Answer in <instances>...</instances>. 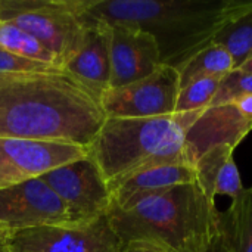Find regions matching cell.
Segmentation results:
<instances>
[{
	"label": "cell",
	"instance_id": "obj_11",
	"mask_svg": "<svg viewBox=\"0 0 252 252\" xmlns=\"http://www.w3.org/2000/svg\"><path fill=\"white\" fill-rule=\"evenodd\" d=\"M111 27V80L109 89L142 80L157 71L162 62L155 38L133 25Z\"/></svg>",
	"mask_w": 252,
	"mask_h": 252
},
{
	"label": "cell",
	"instance_id": "obj_24",
	"mask_svg": "<svg viewBox=\"0 0 252 252\" xmlns=\"http://www.w3.org/2000/svg\"><path fill=\"white\" fill-rule=\"evenodd\" d=\"M121 252H148L146 250H142L139 247H124Z\"/></svg>",
	"mask_w": 252,
	"mask_h": 252
},
{
	"label": "cell",
	"instance_id": "obj_14",
	"mask_svg": "<svg viewBox=\"0 0 252 252\" xmlns=\"http://www.w3.org/2000/svg\"><path fill=\"white\" fill-rule=\"evenodd\" d=\"M233 152V148L219 145L202 154L193 164L196 183L214 204L217 196H229L233 201L245 190Z\"/></svg>",
	"mask_w": 252,
	"mask_h": 252
},
{
	"label": "cell",
	"instance_id": "obj_16",
	"mask_svg": "<svg viewBox=\"0 0 252 252\" xmlns=\"http://www.w3.org/2000/svg\"><path fill=\"white\" fill-rule=\"evenodd\" d=\"M235 252H252V186L232 201L226 211L219 213Z\"/></svg>",
	"mask_w": 252,
	"mask_h": 252
},
{
	"label": "cell",
	"instance_id": "obj_23",
	"mask_svg": "<svg viewBox=\"0 0 252 252\" xmlns=\"http://www.w3.org/2000/svg\"><path fill=\"white\" fill-rule=\"evenodd\" d=\"M239 71H242V72H248V74H252V56L247 61V62H244L239 68H238Z\"/></svg>",
	"mask_w": 252,
	"mask_h": 252
},
{
	"label": "cell",
	"instance_id": "obj_3",
	"mask_svg": "<svg viewBox=\"0 0 252 252\" xmlns=\"http://www.w3.org/2000/svg\"><path fill=\"white\" fill-rule=\"evenodd\" d=\"M106 217L123 248L148 252H207L219 229V210L198 183L112 205Z\"/></svg>",
	"mask_w": 252,
	"mask_h": 252
},
{
	"label": "cell",
	"instance_id": "obj_5",
	"mask_svg": "<svg viewBox=\"0 0 252 252\" xmlns=\"http://www.w3.org/2000/svg\"><path fill=\"white\" fill-rule=\"evenodd\" d=\"M0 21L30 32L61 68L77 53L84 34L80 0H0Z\"/></svg>",
	"mask_w": 252,
	"mask_h": 252
},
{
	"label": "cell",
	"instance_id": "obj_12",
	"mask_svg": "<svg viewBox=\"0 0 252 252\" xmlns=\"http://www.w3.org/2000/svg\"><path fill=\"white\" fill-rule=\"evenodd\" d=\"M84 34L77 53L63 66L78 81L102 96L111 80V27L97 19H81Z\"/></svg>",
	"mask_w": 252,
	"mask_h": 252
},
{
	"label": "cell",
	"instance_id": "obj_10",
	"mask_svg": "<svg viewBox=\"0 0 252 252\" xmlns=\"http://www.w3.org/2000/svg\"><path fill=\"white\" fill-rule=\"evenodd\" d=\"M0 221L9 232L71 224L63 202L40 177L0 189Z\"/></svg>",
	"mask_w": 252,
	"mask_h": 252
},
{
	"label": "cell",
	"instance_id": "obj_2",
	"mask_svg": "<svg viewBox=\"0 0 252 252\" xmlns=\"http://www.w3.org/2000/svg\"><path fill=\"white\" fill-rule=\"evenodd\" d=\"M251 9L252 0H80L81 19L133 25L149 32L161 62L177 71Z\"/></svg>",
	"mask_w": 252,
	"mask_h": 252
},
{
	"label": "cell",
	"instance_id": "obj_17",
	"mask_svg": "<svg viewBox=\"0 0 252 252\" xmlns=\"http://www.w3.org/2000/svg\"><path fill=\"white\" fill-rule=\"evenodd\" d=\"M0 49L25 59L61 68L55 55L50 53L37 38L7 21H0Z\"/></svg>",
	"mask_w": 252,
	"mask_h": 252
},
{
	"label": "cell",
	"instance_id": "obj_4",
	"mask_svg": "<svg viewBox=\"0 0 252 252\" xmlns=\"http://www.w3.org/2000/svg\"><path fill=\"white\" fill-rule=\"evenodd\" d=\"M201 114L106 118L89 149V155L109 188L145 167L168 162L190 164L185 154V140Z\"/></svg>",
	"mask_w": 252,
	"mask_h": 252
},
{
	"label": "cell",
	"instance_id": "obj_22",
	"mask_svg": "<svg viewBox=\"0 0 252 252\" xmlns=\"http://www.w3.org/2000/svg\"><path fill=\"white\" fill-rule=\"evenodd\" d=\"M207 252H235L233 251V247H232V242L229 239V235L226 233L224 227L221 226L220 217H219V229H217V232L214 235V239L210 244Z\"/></svg>",
	"mask_w": 252,
	"mask_h": 252
},
{
	"label": "cell",
	"instance_id": "obj_8",
	"mask_svg": "<svg viewBox=\"0 0 252 252\" xmlns=\"http://www.w3.org/2000/svg\"><path fill=\"white\" fill-rule=\"evenodd\" d=\"M6 252H121L123 247L108 217L89 224L46 226L9 232Z\"/></svg>",
	"mask_w": 252,
	"mask_h": 252
},
{
	"label": "cell",
	"instance_id": "obj_21",
	"mask_svg": "<svg viewBox=\"0 0 252 252\" xmlns=\"http://www.w3.org/2000/svg\"><path fill=\"white\" fill-rule=\"evenodd\" d=\"M49 68H56V66L25 59L0 49V72H30V71H44Z\"/></svg>",
	"mask_w": 252,
	"mask_h": 252
},
{
	"label": "cell",
	"instance_id": "obj_26",
	"mask_svg": "<svg viewBox=\"0 0 252 252\" xmlns=\"http://www.w3.org/2000/svg\"><path fill=\"white\" fill-rule=\"evenodd\" d=\"M4 236L3 238H0V252H6V247H4Z\"/></svg>",
	"mask_w": 252,
	"mask_h": 252
},
{
	"label": "cell",
	"instance_id": "obj_9",
	"mask_svg": "<svg viewBox=\"0 0 252 252\" xmlns=\"http://www.w3.org/2000/svg\"><path fill=\"white\" fill-rule=\"evenodd\" d=\"M89 152V148L68 143L0 137V189L38 179Z\"/></svg>",
	"mask_w": 252,
	"mask_h": 252
},
{
	"label": "cell",
	"instance_id": "obj_18",
	"mask_svg": "<svg viewBox=\"0 0 252 252\" xmlns=\"http://www.w3.org/2000/svg\"><path fill=\"white\" fill-rule=\"evenodd\" d=\"M233 58L236 69L252 56V9L229 22L214 38Z\"/></svg>",
	"mask_w": 252,
	"mask_h": 252
},
{
	"label": "cell",
	"instance_id": "obj_13",
	"mask_svg": "<svg viewBox=\"0 0 252 252\" xmlns=\"http://www.w3.org/2000/svg\"><path fill=\"white\" fill-rule=\"evenodd\" d=\"M196 183V171L188 162H168L140 168L109 188L112 205L124 208L142 196L182 185Z\"/></svg>",
	"mask_w": 252,
	"mask_h": 252
},
{
	"label": "cell",
	"instance_id": "obj_6",
	"mask_svg": "<svg viewBox=\"0 0 252 252\" xmlns=\"http://www.w3.org/2000/svg\"><path fill=\"white\" fill-rule=\"evenodd\" d=\"M40 179L63 202L71 224L93 223L112 207L109 186L90 155L53 168Z\"/></svg>",
	"mask_w": 252,
	"mask_h": 252
},
{
	"label": "cell",
	"instance_id": "obj_25",
	"mask_svg": "<svg viewBox=\"0 0 252 252\" xmlns=\"http://www.w3.org/2000/svg\"><path fill=\"white\" fill-rule=\"evenodd\" d=\"M7 233H9V229H7V227H6V226H4V224L0 221V238L6 236Z\"/></svg>",
	"mask_w": 252,
	"mask_h": 252
},
{
	"label": "cell",
	"instance_id": "obj_19",
	"mask_svg": "<svg viewBox=\"0 0 252 252\" xmlns=\"http://www.w3.org/2000/svg\"><path fill=\"white\" fill-rule=\"evenodd\" d=\"M224 77L204 78L193 81L180 89L174 114L186 112H204L208 109L220 89Z\"/></svg>",
	"mask_w": 252,
	"mask_h": 252
},
{
	"label": "cell",
	"instance_id": "obj_1",
	"mask_svg": "<svg viewBox=\"0 0 252 252\" xmlns=\"http://www.w3.org/2000/svg\"><path fill=\"white\" fill-rule=\"evenodd\" d=\"M105 120L100 96L63 68L0 72V137L90 149Z\"/></svg>",
	"mask_w": 252,
	"mask_h": 252
},
{
	"label": "cell",
	"instance_id": "obj_15",
	"mask_svg": "<svg viewBox=\"0 0 252 252\" xmlns=\"http://www.w3.org/2000/svg\"><path fill=\"white\" fill-rule=\"evenodd\" d=\"M236 69L232 55L219 43L213 41L193 55L180 69V89L204 78L226 77Z\"/></svg>",
	"mask_w": 252,
	"mask_h": 252
},
{
	"label": "cell",
	"instance_id": "obj_7",
	"mask_svg": "<svg viewBox=\"0 0 252 252\" xmlns=\"http://www.w3.org/2000/svg\"><path fill=\"white\" fill-rule=\"evenodd\" d=\"M179 92V71L162 63L142 80L105 90L100 105L106 118L165 117L174 114Z\"/></svg>",
	"mask_w": 252,
	"mask_h": 252
},
{
	"label": "cell",
	"instance_id": "obj_20",
	"mask_svg": "<svg viewBox=\"0 0 252 252\" xmlns=\"http://www.w3.org/2000/svg\"><path fill=\"white\" fill-rule=\"evenodd\" d=\"M245 94H252V74L235 69L223 78L211 106L223 105Z\"/></svg>",
	"mask_w": 252,
	"mask_h": 252
}]
</instances>
